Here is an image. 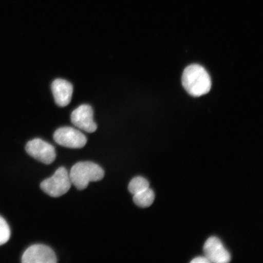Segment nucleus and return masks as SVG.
<instances>
[{"label": "nucleus", "instance_id": "0eeeda50", "mask_svg": "<svg viewBox=\"0 0 263 263\" xmlns=\"http://www.w3.org/2000/svg\"><path fill=\"white\" fill-rule=\"evenodd\" d=\"M24 263H55L57 258L54 252L48 246L35 245L26 249L22 256Z\"/></svg>", "mask_w": 263, "mask_h": 263}, {"label": "nucleus", "instance_id": "ddd939ff", "mask_svg": "<svg viewBox=\"0 0 263 263\" xmlns=\"http://www.w3.org/2000/svg\"><path fill=\"white\" fill-rule=\"evenodd\" d=\"M192 263H209V261L208 259L206 258V257H202V256H200V257H197L195 259H193L192 261H191Z\"/></svg>", "mask_w": 263, "mask_h": 263}, {"label": "nucleus", "instance_id": "20e7f679", "mask_svg": "<svg viewBox=\"0 0 263 263\" xmlns=\"http://www.w3.org/2000/svg\"><path fill=\"white\" fill-rule=\"evenodd\" d=\"M53 137L59 145L71 149H80L85 146L87 141L84 134L71 127L59 128L55 130Z\"/></svg>", "mask_w": 263, "mask_h": 263}, {"label": "nucleus", "instance_id": "f257e3e1", "mask_svg": "<svg viewBox=\"0 0 263 263\" xmlns=\"http://www.w3.org/2000/svg\"><path fill=\"white\" fill-rule=\"evenodd\" d=\"M182 81L186 91L195 97L208 93L212 86L209 73L204 68L197 64L191 65L184 70Z\"/></svg>", "mask_w": 263, "mask_h": 263}, {"label": "nucleus", "instance_id": "9d476101", "mask_svg": "<svg viewBox=\"0 0 263 263\" xmlns=\"http://www.w3.org/2000/svg\"><path fill=\"white\" fill-rule=\"evenodd\" d=\"M133 199L137 206L146 208L153 204L155 199V194L153 190L149 188L134 195Z\"/></svg>", "mask_w": 263, "mask_h": 263}, {"label": "nucleus", "instance_id": "1a4fd4ad", "mask_svg": "<svg viewBox=\"0 0 263 263\" xmlns=\"http://www.w3.org/2000/svg\"><path fill=\"white\" fill-rule=\"evenodd\" d=\"M51 90L58 106L64 107L70 103L73 93V87L70 82L57 79L52 82Z\"/></svg>", "mask_w": 263, "mask_h": 263}, {"label": "nucleus", "instance_id": "f8f14e48", "mask_svg": "<svg viewBox=\"0 0 263 263\" xmlns=\"http://www.w3.org/2000/svg\"><path fill=\"white\" fill-rule=\"evenodd\" d=\"M11 236V230L7 222L0 216V246L6 244Z\"/></svg>", "mask_w": 263, "mask_h": 263}, {"label": "nucleus", "instance_id": "423d86ee", "mask_svg": "<svg viewBox=\"0 0 263 263\" xmlns=\"http://www.w3.org/2000/svg\"><path fill=\"white\" fill-rule=\"evenodd\" d=\"M71 121L76 127L88 133H93L97 129L93 120V110L89 105H81L71 113Z\"/></svg>", "mask_w": 263, "mask_h": 263}, {"label": "nucleus", "instance_id": "9b49d317", "mask_svg": "<svg viewBox=\"0 0 263 263\" xmlns=\"http://www.w3.org/2000/svg\"><path fill=\"white\" fill-rule=\"evenodd\" d=\"M149 188V183L142 177H136L132 180L128 186V189L133 195Z\"/></svg>", "mask_w": 263, "mask_h": 263}, {"label": "nucleus", "instance_id": "f03ea898", "mask_svg": "<svg viewBox=\"0 0 263 263\" xmlns=\"http://www.w3.org/2000/svg\"><path fill=\"white\" fill-rule=\"evenodd\" d=\"M104 171L98 164L91 162H78L71 167L69 174L72 184L82 190L91 182H98L104 178Z\"/></svg>", "mask_w": 263, "mask_h": 263}, {"label": "nucleus", "instance_id": "6e6552de", "mask_svg": "<svg viewBox=\"0 0 263 263\" xmlns=\"http://www.w3.org/2000/svg\"><path fill=\"white\" fill-rule=\"evenodd\" d=\"M203 252L209 262L227 263L231 260V256L221 240L215 236L206 240L203 246Z\"/></svg>", "mask_w": 263, "mask_h": 263}, {"label": "nucleus", "instance_id": "7ed1b4c3", "mask_svg": "<svg viewBox=\"0 0 263 263\" xmlns=\"http://www.w3.org/2000/svg\"><path fill=\"white\" fill-rule=\"evenodd\" d=\"M70 176L64 167H59L54 175L43 181L41 189L48 195L59 197L65 195L71 186Z\"/></svg>", "mask_w": 263, "mask_h": 263}, {"label": "nucleus", "instance_id": "39448f33", "mask_svg": "<svg viewBox=\"0 0 263 263\" xmlns=\"http://www.w3.org/2000/svg\"><path fill=\"white\" fill-rule=\"evenodd\" d=\"M26 151L29 156L46 164L53 163L57 158L54 147L41 139L29 141Z\"/></svg>", "mask_w": 263, "mask_h": 263}]
</instances>
